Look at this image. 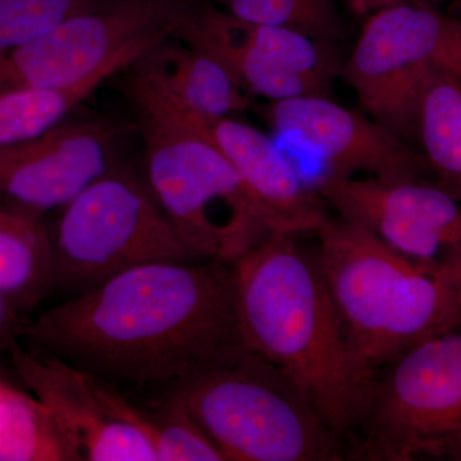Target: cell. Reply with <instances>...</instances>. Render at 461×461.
I'll use <instances>...</instances> for the list:
<instances>
[{
    "label": "cell",
    "instance_id": "3957f363",
    "mask_svg": "<svg viewBox=\"0 0 461 461\" xmlns=\"http://www.w3.org/2000/svg\"><path fill=\"white\" fill-rule=\"evenodd\" d=\"M317 236L348 353L366 387L412 346L461 327V267L415 262L341 217L327 218Z\"/></svg>",
    "mask_w": 461,
    "mask_h": 461
},
{
    "label": "cell",
    "instance_id": "484cf974",
    "mask_svg": "<svg viewBox=\"0 0 461 461\" xmlns=\"http://www.w3.org/2000/svg\"><path fill=\"white\" fill-rule=\"evenodd\" d=\"M346 5L357 16H369L372 12L384 7L393 0H344Z\"/></svg>",
    "mask_w": 461,
    "mask_h": 461
},
{
    "label": "cell",
    "instance_id": "8992f818",
    "mask_svg": "<svg viewBox=\"0 0 461 461\" xmlns=\"http://www.w3.org/2000/svg\"><path fill=\"white\" fill-rule=\"evenodd\" d=\"M50 235L53 293L66 299L141 264L196 262L147 178L117 167L63 206Z\"/></svg>",
    "mask_w": 461,
    "mask_h": 461
},
{
    "label": "cell",
    "instance_id": "4fadbf2b",
    "mask_svg": "<svg viewBox=\"0 0 461 461\" xmlns=\"http://www.w3.org/2000/svg\"><path fill=\"white\" fill-rule=\"evenodd\" d=\"M258 112L273 131L320 158L330 175L353 177L363 172L381 180L435 178L420 149L330 96L267 102Z\"/></svg>",
    "mask_w": 461,
    "mask_h": 461
},
{
    "label": "cell",
    "instance_id": "5b68a950",
    "mask_svg": "<svg viewBox=\"0 0 461 461\" xmlns=\"http://www.w3.org/2000/svg\"><path fill=\"white\" fill-rule=\"evenodd\" d=\"M145 178L196 262L240 258L284 235L244 178L208 140L142 114Z\"/></svg>",
    "mask_w": 461,
    "mask_h": 461
},
{
    "label": "cell",
    "instance_id": "ba28073f",
    "mask_svg": "<svg viewBox=\"0 0 461 461\" xmlns=\"http://www.w3.org/2000/svg\"><path fill=\"white\" fill-rule=\"evenodd\" d=\"M196 0H111L0 53V93L113 76L172 38Z\"/></svg>",
    "mask_w": 461,
    "mask_h": 461
},
{
    "label": "cell",
    "instance_id": "8fae6325",
    "mask_svg": "<svg viewBox=\"0 0 461 461\" xmlns=\"http://www.w3.org/2000/svg\"><path fill=\"white\" fill-rule=\"evenodd\" d=\"M318 194L339 217L397 253L433 267H461V203L435 178L321 176Z\"/></svg>",
    "mask_w": 461,
    "mask_h": 461
},
{
    "label": "cell",
    "instance_id": "7c38bea8",
    "mask_svg": "<svg viewBox=\"0 0 461 461\" xmlns=\"http://www.w3.org/2000/svg\"><path fill=\"white\" fill-rule=\"evenodd\" d=\"M129 78V95L142 114L184 127L217 148L284 235L317 233L330 217L326 202L306 190L299 173L271 138L233 117H205L181 107L140 76Z\"/></svg>",
    "mask_w": 461,
    "mask_h": 461
},
{
    "label": "cell",
    "instance_id": "30bf717a",
    "mask_svg": "<svg viewBox=\"0 0 461 461\" xmlns=\"http://www.w3.org/2000/svg\"><path fill=\"white\" fill-rule=\"evenodd\" d=\"M173 38L217 58L251 98L267 102L330 96L344 65L338 44L245 23L205 0L194 3Z\"/></svg>",
    "mask_w": 461,
    "mask_h": 461
},
{
    "label": "cell",
    "instance_id": "44dd1931",
    "mask_svg": "<svg viewBox=\"0 0 461 461\" xmlns=\"http://www.w3.org/2000/svg\"><path fill=\"white\" fill-rule=\"evenodd\" d=\"M230 16L339 44L346 27L336 0H214Z\"/></svg>",
    "mask_w": 461,
    "mask_h": 461
},
{
    "label": "cell",
    "instance_id": "603a6c76",
    "mask_svg": "<svg viewBox=\"0 0 461 461\" xmlns=\"http://www.w3.org/2000/svg\"><path fill=\"white\" fill-rule=\"evenodd\" d=\"M111 0H0V53Z\"/></svg>",
    "mask_w": 461,
    "mask_h": 461
},
{
    "label": "cell",
    "instance_id": "e0dca14e",
    "mask_svg": "<svg viewBox=\"0 0 461 461\" xmlns=\"http://www.w3.org/2000/svg\"><path fill=\"white\" fill-rule=\"evenodd\" d=\"M51 293L50 235L41 215L0 203V296L23 314Z\"/></svg>",
    "mask_w": 461,
    "mask_h": 461
},
{
    "label": "cell",
    "instance_id": "277c9868",
    "mask_svg": "<svg viewBox=\"0 0 461 461\" xmlns=\"http://www.w3.org/2000/svg\"><path fill=\"white\" fill-rule=\"evenodd\" d=\"M224 461H333L348 448L295 384L247 346L163 390Z\"/></svg>",
    "mask_w": 461,
    "mask_h": 461
},
{
    "label": "cell",
    "instance_id": "52a82bcc",
    "mask_svg": "<svg viewBox=\"0 0 461 461\" xmlns=\"http://www.w3.org/2000/svg\"><path fill=\"white\" fill-rule=\"evenodd\" d=\"M461 459V327L424 339L375 373L348 459Z\"/></svg>",
    "mask_w": 461,
    "mask_h": 461
},
{
    "label": "cell",
    "instance_id": "7402d4cb",
    "mask_svg": "<svg viewBox=\"0 0 461 461\" xmlns=\"http://www.w3.org/2000/svg\"><path fill=\"white\" fill-rule=\"evenodd\" d=\"M144 430L158 461H224L195 420L166 397L145 403Z\"/></svg>",
    "mask_w": 461,
    "mask_h": 461
},
{
    "label": "cell",
    "instance_id": "4316f807",
    "mask_svg": "<svg viewBox=\"0 0 461 461\" xmlns=\"http://www.w3.org/2000/svg\"><path fill=\"white\" fill-rule=\"evenodd\" d=\"M461 460V459H460Z\"/></svg>",
    "mask_w": 461,
    "mask_h": 461
},
{
    "label": "cell",
    "instance_id": "9c48e42d",
    "mask_svg": "<svg viewBox=\"0 0 461 461\" xmlns=\"http://www.w3.org/2000/svg\"><path fill=\"white\" fill-rule=\"evenodd\" d=\"M456 23L424 0H393L366 16L342 65L341 77L369 117L411 147L421 90L448 62Z\"/></svg>",
    "mask_w": 461,
    "mask_h": 461
},
{
    "label": "cell",
    "instance_id": "d6986e66",
    "mask_svg": "<svg viewBox=\"0 0 461 461\" xmlns=\"http://www.w3.org/2000/svg\"><path fill=\"white\" fill-rule=\"evenodd\" d=\"M80 450L44 403L0 382V461H80Z\"/></svg>",
    "mask_w": 461,
    "mask_h": 461
},
{
    "label": "cell",
    "instance_id": "5bb4252c",
    "mask_svg": "<svg viewBox=\"0 0 461 461\" xmlns=\"http://www.w3.org/2000/svg\"><path fill=\"white\" fill-rule=\"evenodd\" d=\"M113 132L68 118L30 140L0 148V203L38 215L62 209L112 168Z\"/></svg>",
    "mask_w": 461,
    "mask_h": 461
},
{
    "label": "cell",
    "instance_id": "6da1fadb",
    "mask_svg": "<svg viewBox=\"0 0 461 461\" xmlns=\"http://www.w3.org/2000/svg\"><path fill=\"white\" fill-rule=\"evenodd\" d=\"M33 348L118 387H167L244 348L233 264L132 267L36 315Z\"/></svg>",
    "mask_w": 461,
    "mask_h": 461
},
{
    "label": "cell",
    "instance_id": "ac0fdd59",
    "mask_svg": "<svg viewBox=\"0 0 461 461\" xmlns=\"http://www.w3.org/2000/svg\"><path fill=\"white\" fill-rule=\"evenodd\" d=\"M417 144L437 184L461 203V83L448 62L437 67L421 90Z\"/></svg>",
    "mask_w": 461,
    "mask_h": 461
},
{
    "label": "cell",
    "instance_id": "7a4b0ae2",
    "mask_svg": "<svg viewBox=\"0 0 461 461\" xmlns=\"http://www.w3.org/2000/svg\"><path fill=\"white\" fill-rule=\"evenodd\" d=\"M278 235L233 264L240 335L286 375L348 447L366 386L353 360L318 256Z\"/></svg>",
    "mask_w": 461,
    "mask_h": 461
},
{
    "label": "cell",
    "instance_id": "ffe728a7",
    "mask_svg": "<svg viewBox=\"0 0 461 461\" xmlns=\"http://www.w3.org/2000/svg\"><path fill=\"white\" fill-rule=\"evenodd\" d=\"M111 76L69 89H20L0 93V148L41 135L63 122Z\"/></svg>",
    "mask_w": 461,
    "mask_h": 461
},
{
    "label": "cell",
    "instance_id": "2e32d148",
    "mask_svg": "<svg viewBox=\"0 0 461 461\" xmlns=\"http://www.w3.org/2000/svg\"><path fill=\"white\" fill-rule=\"evenodd\" d=\"M129 68L181 107L205 117H233L254 105L217 58L175 38L160 42Z\"/></svg>",
    "mask_w": 461,
    "mask_h": 461
},
{
    "label": "cell",
    "instance_id": "cb8c5ba5",
    "mask_svg": "<svg viewBox=\"0 0 461 461\" xmlns=\"http://www.w3.org/2000/svg\"><path fill=\"white\" fill-rule=\"evenodd\" d=\"M18 314L11 305L0 296V348H11L16 344V336L23 333V326Z\"/></svg>",
    "mask_w": 461,
    "mask_h": 461
},
{
    "label": "cell",
    "instance_id": "d4e9b609",
    "mask_svg": "<svg viewBox=\"0 0 461 461\" xmlns=\"http://www.w3.org/2000/svg\"><path fill=\"white\" fill-rule=\"evenodd\" d=\"M448 63L453 66L461 83V20L457 21L450 48H448Z\"/></svg>",
    "mask_w": 461,
    "mask_h": 461
},
{
    "label": "cell",
    "instance_id": "9a60e30c",
    "mask_svg": "<svg viewBox=\"0 0 461 461\" xmlns=\"http://www.w3.org/2000/svg\"><path fill=\"white\" fill-rule=\"evenodd\" d=\"M18 377L74 439L83 460L158 461L147 436L112 411L102 382L54 355L9 348Z\"/></svg>",
    "mask_w": 461,
    "mask_h": 461
}]
</instances>
